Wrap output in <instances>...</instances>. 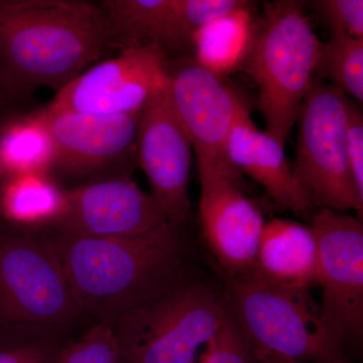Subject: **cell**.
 <instances>
[{"instance_id": "obj_1", "label": "cell", "mask_w": 363, "mask_h": 363, "mask_svg": "<svg viewBox=\"0 0 363 363\" xmlns=\"http://www.w3.org/2000/svg\"><path fill=\"white\" fill-rule=\"evenodd\" d=\"M63 267L82 318L111 324L124 313L196 281L192 247L182 227L76 238L40 229Z\"/></svg>"}, {"instance_id": "obj_2", "label": "cell", "mask_w": 363, "mask_h": 363, "mask_svg": "<svg viewBox=\"0 0 363 363\" xmlns=\"http://www.w3.org/2000/svg\"><path fill=\"white\" fill-rule=\"evenodd\" d=\"M99 4L0 0V78L6 93L60 90L111 51Z\"/></svg>"}, {"instance_id": "obj_3", "label": "cell", "mask_w": 363, "mask_h": 363, "mask_svg": "<svg viewBox=\"0 0 363 363\" xmlns=\"http://www.w3.org/2000/svg\"><path fill=\"white\" fill-rule=\"evenodd\" d=\"M226 279L224 303L255 357L342 362V341L309 292L272 285L252 271Z\"/></svg>"}, {"instance_id": "obj_4", "label": "cell", "mask_w": 363, "mask_h": 363, "mask_svg": "<svg viewBox=\"0 0 363 363\" xmlns=\"http://www.w3.org/2000/svg\"><path fill=\"white\" fill-rule=\"evenodd\" d=\"M321 45L302 4L294 0L267 4L262 21L255 26L245 64L259 87L266 131L281 145L297 123Z\"/></svg>"}, {"instance_id": "obj_5", "label": "cell", "mask_w": 363, "mask_h": 363, "mask_svg": "<svg viewBox=\"0 0 363 363\" xmlns=\"http://www.w3.org/2000/svg\"><path fill=\"white\" fill-rule=\"evenodd\" d=\"M224 301L197 279L111 323L121 363H195L218 331Z\"/></svg>"}, {"instance_id": "obj_6", "label": "cell", "mask_w": 363, "mask_h": 363, "mask_svg": "<svg viewBox=\"0 0 363 363\" xmlns=\"http://www.w3.org/2000/svg\"><path fill=\"white\" fill-rule=\"evenodd\" d=\"M79 320L75 296L45 233L0 220V325L72 329Z\"/></svg>"}, {"instance_id": "obj_7", "label": "cell", "mask_w": 363, "mask_h": 363, "mask_svg": "<svg viewBox=\"0 0 363 363\" xmlns=\"http://www.w3.org/2000/svg\"><path fill=\"white\" fill-rule=\"evenodd\" d=\"M346 101L342 90L313 79L301 105L294 175L312 207L355 211L362 220L363 200L346 152Z\"/></svg>"}, {"instance_id": "obj_8", "label": "cell", "mask_w": 363, "mask_h": 363, "mask_svg": "<svg viewBox=\"0 0 363 363\" xmlns=\"http://www.w3.org/2000/svg\"><path fill=\"white\" fill-rule=\"evenodd\" d=\"M311 227L317 241L322 315L342 343L363 331V226L357 217L319 208Z\"/></svg>"}, {"instance_id": "obj_9", "label": "cell", "mask_w": 363, "mask_h": 363, "mask_svg": "<svg viewBox=\"0 0 363 363\" xmlns=\"http://www.w3.org/2000/svg\"><path fill=\"white\" fill-rule=\"evenodd\" d=\"M168 62L155 45L125 50L73 79L58 91L47 109L100 116L142 113L152 95L166 82Z\"/></svg>"}, {"instance_id": "obj_10", "label": "cell", "mask_w": 363, "mask_h": 363, "mask_svg": "<svg viewBox=\"0 0 363 363\" xmlns=\"http://www.w3.org/2000/svg\"><path fill=\"white\" fill-rule=\"evenodd\" d=\"M164 89L198 167L233 166L227 160V140L245 104L223 78L192 58L169 60Z\"/></svg>"}, {"instance_id": "obj_11", "label": "cell", "mask_w": 363, "mask_h": 363, "mask_svg": "<svg viewBox=\"0 0 363 363\" xmlns=\"http://www.w3.org/2000/svg\"><path fill=\"white\" fill-rule=\"evenodd\" d=\"M52 143V174L69 180H88L123 171L136 157L138 114L100 116L72 111H39Z\"/></svg>"}, {"instance_id": "obj_12", "label": "cell", "mask_w": 363, "mask_h": 363, "mask_svg": "<svg viewBox=\"0 0 363 363\" xmlns=\"http://www.w3.org/2000/svg\"><path fill=\"white\" fill-rule=\"evenodd\" d=\"M203 235L227 278L252 271L264 230V215L245 196L233 166H200Z\"/></svg>"}, {"instance_id": "obj_13", "label": "cell", "mask_w": 363, "mask_h": 363, "mask_svg": "<svg viewBox=\"0 0 363 363\" xmlns=\"http://www.w3.org/2000/svg\"><path fill=\"white\" fill-rule=\"evenodd\" d=\"M65 209L48 230L76 238H117L147 233L168 222L149 193L128 175L65 189Z\"/></svg>"}, {"instance_id": "obj_14", "label": "cell", "mask_w": 363, "mask_h": 363, "mask_svg": "<svg viewBox=\"0 0 363 363\" xmlns=\"http://www.w3.org/2000/svg\"><path fill=\"white\" fill-rule=\"evenodd\" d=\"M135 150L149 180L150 195L169 223L183 226L191 213L189 179L193 147L169 106L164 86L152 95L140 113Z\"/></svg>"}, {"instance_id": "obj_15", "label": "cell", "mask_w": 363, "mask_h": 363, "mask_svg": "<svg viewBox=\"0 0 363 363\" xmlns=\"http://www.w3.org/2000/svg\"><path fill=\"white\" fill-rule=\"evenodd\" d=\"M228 162L260 184L279 206L297 215L309 213L310 204L286 159L285 145L253 123L247 105L229 133Z\"/></svg>"}, {"instance_id": "obj_16", "label": "cell", "mask_w": 363, "mask_h": 363, "mask_svg": "<svg viewBox=\"0 0 363 363\" xmlns=\"http://www.w3.org/2000/svg\"><path fill=\"white\" fill-rule=\"evenodd\" d=\"M317 262L311 227L277 218L264 224L252 272L272 285L309 292L317 285Z\"/></svg>"}, {"instance_id": "obj_17", "label": "cell", "mask_w": 363, "mask_h": 363, "mask_svg": "<svg viewBox=\"0 0 363 363\" xmlns=\"http://www.w3.org/2000/svg\"><path fill=\"white\" fill-rule=\"evenodd\" d=\"M255 26L248 1L217 16L195 33L192 59L214 75L225 77L247 61Z\"/></svg>"}, {"instance_id": "obj_18", "label": "cell", "mask_w": 363, "mask_h": 363, "mask_svg": "<svg viewBox=\"0 0 363 363\" xmlns=\"http://www.w3.org/2000/svg\"><path fill=\"white\" fill-rule=\"evenodd\" d=\"M65 203V189L49 174L13 177L0 192V219L23 228H48L63 214Z\"/></svg>"}, {"instance_id": "obj_19", "label": "cell", "mask_w": 363, "mask_h": 363, "mask_svg": "<svg viewBox=\"0 0 363 363\" xmlns=\"http://www.w3.org/2000/svg\"><path fill=\"white\" fill-rule=\"evenodd\" d=\"M54 157L52 135L40 112L13 119L0 130V171L6 179L51 175Z\"/></svg>"}, {"instance_id": "obj_20", "label": "cell", "mask_w": 363, "mask_h": 363, "mask_svg": "<svg viewBox=\"0 0 363 363\" xmlns=\"http://www.w3.org/2000/svg\"><path fill=\"white\" fill-rule=\"evenodd\" d=\"M173 0H104V14L111 50L123 52L156 45Z\"/></svg>"}, {"instance_id": "obj_21", "label": "cell", "mask_w": 363, "mask_h": 363, "mask_svg": "<svg viewBox=\"0 0 363 363\" xmlns=\"http://www.w3.org/2000/svg\"><path fill=\"white\" fill-rule=\"evenodd\" d=\"M245 0H173L156 45L168 57L191 48L195 33L210 21L238 9Z\"/></svg>"}, {"instance_id": "obj_22", "label": "cell", "mask_w": 363, "mask_h": 363, "mask_svg": "<svg viewBox=\"0 0 363 363\" xmlns=\"http://www.w3.org/2000/svg\"><path fill=\"white\" fill-rule=\"evenodd\" d=\"M69 330L0 325V363H56Z\"/></svg>"}, {"instance_id": "obj_23", "label": "cell", "mask_w": 363, "mask_h": 363, "mask_svg": "<svg viewBox=\"0 0 363 363\" xmlns=\"http://www.w3.org/2000/svg\"><path fill=\"white\" fill-rule=\"evenodd\" d=\"M316 73L362 104L363 39L332 33L328 42L322 43Z\"/></svg>"}, {"instance_id": "obj_24", "label": "cell", "mask_w": 363, "mask_h": 363, "mask_svg": "<svg viewBox=\"0 0 363 363\" xmlns=\"http://www.w3.org/2000/svg\"><path fill=\"white\" fill-rule=\"evenodd\" d=\"M56 363H121L118 345L111 324H93L65 346Z\"/></svg>"}, {"instance_id": "obj_25", "label": "cell", "mask_w": 363, "mask_h": 363, "mask_svg": "<svg viewBox=\"0 0 363 363\" xmlns=\"http://www.w3.org/2000/svg\"><path fill=\"white\" fill-rule=\"evenodd\" d=\"M200 363H259L226 306L220 327Z\"/></svg>"}, {"instance_id": "obj_26", "label": "cell", "mask_w": 363, "mask_h": 363, "mask_svg": "<svg viewBox=\"0 0 363 363\" xmlns=\"http://www.w3.org/2000/svg\"><path fill=\"white\" fill-rule=\"evenodd\" d=\"M310 6L334 35L363 39L362 0H317Z\"/></svg>"}, {"instance_id": "obj_27", "label": "cell", "mask_w": 363, "mask_h": 363, "mask_svg": "<svg viewBox=\"0 0 363 363\" xmlns=\"http://www.w3.org/2000/svg\"><path fill=\"white\" fill-rule=\"evenodd\" d=\"M346 152L358 196L363 200V113L357 101H346Z\"/></svg>"}, {"instance_id": "obj_28", "label": "cell", "mask_w": 363, "mask_h": 363, "mask_svg": "<svg viewBox=\"0 0 363 363\" xmlns=\"http://www.w3.org/2000/svg\"><path fill=\"white\" fill-rule=\"evenodd\" d=\"M259 363H310L298 362V360L290 359V358L274 357V355H269V357H255ZM317 363H345L343 362H317Z\"/></svg>"}, {"instance_id": "obj_29", "label": "cell", "mask_w": 363, "mask_h": 363, "mask_svg": "<svg viewBox=\"0 0 363 363\" xmlns=\"http://www.w3.org/2000/svg\"><path fill=\"white\" fill-rule=\"evenodd\" d=\"M4 93L6 92V90H4V84H2L1 78H0V108H1L2 106V101H4Z\"/></svg>"}, {"instance_id": "obj_30", "label": "cell", "mask_w": 363, "mask_h": 363, "mask_svg": "<svg viewBox=\"0 0 363 363\" xmlns=\"http://www.w3.org/2000/svg\"><path fill=\"white\" fill-rule=\"evenodd\" d=\"M7 179L6 178V176L2 174V172L0 171V192H1V189L4 187V183H6V181Z\"/></svg>"}]
</instances>
